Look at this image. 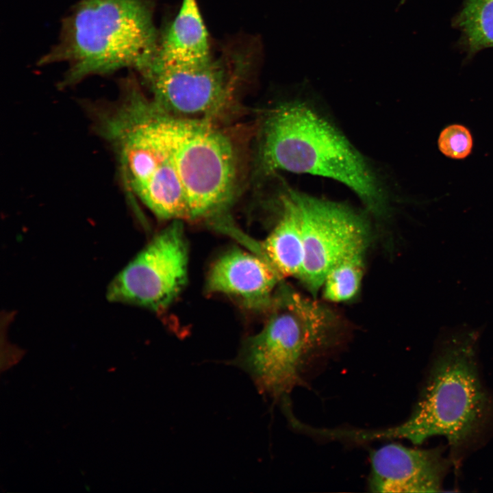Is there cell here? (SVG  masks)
I'll use <instances>...</instances> for the list:
<instances>
[{
	"mask_svg": "<svg viewBox=\"0 0 493 493\" xmlns=\"http://www.w3.org/2000/svg\"><path fill=\"white\" fill-rule=\"evenodd\" d=\"M158 44L150 0H78L62 22L57 43L38 64L66 63L59 88H66L125 68L141 75Z\"/></svg>",
	"mask_w": 493,
	"mask_h": 493,
	"instance_id": "1",
	"label": "cell"
},
{
	"mask_svg": "<svg viewBox=\"0 0 493 493\" xmlns=\"http://www.w3.org/2000/svg\"><path fill=\"white\" fill-rule=\"evenodd\" d=\"M260 156L267 172L332 179L353 191L373 216L381 218L388 214L386 193L366 160L329 121L305 103L285 102L268 111L262 126Z\"/></svg>",
	"mask_w": 493,
	"mask_h": 493,
	"instance_id": "2",
	"label": "cell"
},
{
	"mask_svg": "<svg viewBox=\"0 0 493 493\" xmlns=\"http://www.w3.org/2000/svg\"><path fill=\"white\" fill-rule=\"evenodd\" d=\"M119 89L114 100L85 104L94 132L114 154L127 192L159 219H187L184 190L155 127L150 97L134 79L121 81Z\"/></svg>",
	"mask_w": 493,
	"mask_h": 493,
	"instance_id": "3",
	"label": "cell"
},
{
	"mask_svg": "<svg viewBox=\"0 0 493 493\" xmlns=\"http://www.w3.org/2000/svg\"><path fill=\"white\" fill-rule=\"evenodd\" d=\"M263 328L244 342L231 362L252 379L260 394L283 400L333 342V313L314 296L283 286Z\"/></svg>",
	"mask_w": 493,
	"mask_h": 493,
	"instance_id": "4",
	"label": "cell"
},
{
	"mask_svg": "<svg viewBox=\"0 0 493 493\" xmlns=\"http://www.w3.org/2000/svg\"><path fill=\"white\" fill-rule=\"evenodd\" d=\"M490 407L472 343L455 341L434 359L420 398L405 422L383 429L350 430L349 436L355 441L399 438L418 444L442 435L457 449L479 431Z\"/></svg>",
	"mask_w": 493,
	"mask_h": 493,
	"instance_id": "5",
	"label": "cell"
},
{
	"mask_svg": "<svg viewBox=\"0 0 493 493\" xmlns=\"http://www.w3.org/2000/svg\"><path fill=\"white\" fill-rule=\"evenodd\" d=\"M152 116L184 190L187 219L223 214L233 200L238 181L230 138L212 120L171 115L153 101Z\"/></svg>",
	"mask_w": 493,
	"mask_h": 493,
	"instance_id": "6",
	"label": "cell"
},
{
	"mask_svg": "<svg viewBox=\"0 0 493 493\" xmlns=\"http://www.w3.org/2000/svg\"><path fill=\"white\" fill-rule=\"evenodd\" d=\"M223 55L195 66L153 62L140 77L150 97L164 112L210 119L231 100L245 65L242 58Z\"/></svg>",
	"mask_w": 493,
	"mask_h": 493,
	"instance_id": "7",
	"label": "cell"
},
{
	"mask_svg": "<svg viewBox=\"0 0 493 493\" xmlns=\"http://www.w3.org/2000/svg\"><path fill=\"white\" fill-rule=\"evenodd\" d=\"M301 219L304 260L298 278L312 296L331 268L344 257L366 250V217L348 205L293 190Z\"/></svg>",
	"mask_w": 493,
	"mask_h": 493,
	"instance_id": "8",
	"label": "cell"
},
{
	"mask_svg": "<svg viewBox=\"0 0 493 493\" xmlns=\"http://www.w3.org/2000/svg\"><path fill=\"white\" fill-rule=\"evenodd\" d=\"M188 259L181 220H172L114 277L107 297L110 301L164 310L186 284Z\"/></svg>",
	"mask_w": 493,
	"mask_h": 493,
	"instance_id": "9",
	"label": "cell"
},
{
	"mask_svg": "<svg viewBox=\"0 0 493 493\" xmlns=\"http://www.w3.org/2000/svg\"><path fill=\"white\" fill-rule=\"evenodd\" d=\"M448 466L440 448L390 443L370 455L368 488L372 492H438Z\"/></svg>",
	"mask_w": 493,
	"mask_h": 493,
	"instance_id": "10",
	"label": "cell"
},
{
	"mask_svg": "<svg viewBox=\"0 0 493 493\" xmlns=\"http://www.w3.org/2000/svg\"><path fill=\"white\" fill-rule=\"evenodd\" d=\"M283 277L260 253L233 249L221 255L209 270L205 290L229 296L248 309L271 307Z\"/></svg>",
	"mask_w": 493,
	"mask_h": 493,
	"instance_id": "11",
	"label": "cell"
},
{
	"mask_svg": "<svg viewBox=\"0 0 493 493\" xmlns=\"http://www.w3.org/2000/svg\"><path fill=\"white\" fill-rule=\"evenodd\" d=\"M211 58L207 31L197 1L182 0L176 17L159 40L153 62L195 66Z\"/></svg>",
	"mask_w": 493,
	"mask_h": 493,
	"instance_id": "12",
	"label": "cell"
},
{
	"mask_svg": "<svg viewBox=\"0 0 493 493\" xmlns=\"http://www.w3.org/2000/svg\"><path fill=\"white\" fill-rule=\"evenodd\" d=\"M281 197V216L260 246V252L283 278L298 279L304 260L300 212L293 190Z\"/></svg>",
	"mask_w": 493,
	"mask_h": 493,
	"instance_id": "13",
	"label": "cell"
},
{
	"mask_svg": "<svg viewBox=\"0 0 493 493\" xmlns=\"http://www.w3.org/2000/svg\"><path fill=\"white\" fill-rule=\"evenodd\" d=\"M366 251L351 253L331 268L320 290L325 300L333 303L346 302L357 294L364 275Z\"/></svg>",
	"mask_w": 493,
	"mask_h": 493,
	"instance_id": "14",
	"label": "cell"
},
{
	"mask_svg": "<svg viewBox=\"0 0 493 493\" xmlns=\"http://www.w3.org/2000/svg\"><path fill=\"white\" fill-rule=\"evenodd\" d=\"M457 22L470 51L493 47V0H465Z\"/></svg>",
	"mask_w": 493,
	"mask_h": 493,
	"instance_id": "15",
	"label": "cell"
},
{
	"mask_svg": "<svg viewBox=\"0 0 493 493\" xmlns=\"http://www.w3.org/2000/svg\"><path fill=\"white\" fill-rule=\"evenodd\" d=\"M438 145L442 153L447 157L462 159L470 153L472 140L467 128L459 125H453L441 132Z\"/></svg>",
	"mask_w": 493,
	"mask_h": 493,
	"instance_id": "16",
	"label": "cell"
},
{
	"mask_svg": "<svg viewBox=\"0 0 493 493\" xmlns=\"http://www.w3.org/2000/svg\"><path fill=\"white\" fill-rule=\"evenodd\" d=\"M406 0H401V3H404Z\"/></svg>",
	"mask_w": 493,
	"mask_h": 493,
	"instance_id": "17",
	"label": "cell"
}]
</instances>
